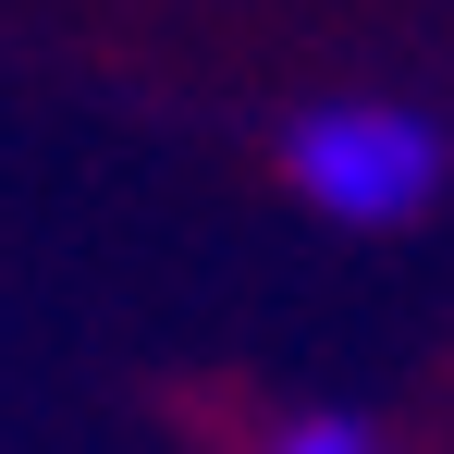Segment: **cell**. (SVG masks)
Here are the masks:
<instances>
[{"mask_svg": "<svg viewBox=\"0 0 454 454\" xmlns=\"http://www.w3.org/2000/svg\"><path fill=\"white\" fill-rule=\"evenodd\" d=\"M283 172H295L307 209L380 233V222H418L430 209L442 136L418 111H393V98H319V111H295V136H283Z\"/></svg>", "mask_w": 454, "mask_h": 454, "instance_id": "obj_1", "label": "cell"}, {"mask_svg": "<svg viewBox=\"0 0 454 454\" xmlns=\"http://www.w3.org/2000/svg\"><path fill=\"white\" fill-rule=\"evenodd\" d=\"M270 454H380V442L344 418V405H319V418H283V430H270Z\"/></svg>", "mask_w": 454, "mask_h": 454, "instance_id": "obj_2", "label": "cell"}]
</instances>
